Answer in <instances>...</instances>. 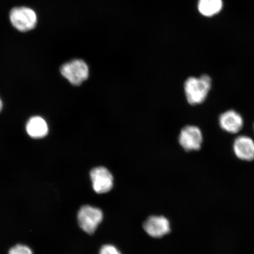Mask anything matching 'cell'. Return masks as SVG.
Returning <instances> with one entry per match:
<instances>
[{
  "label": "cell",
  "instance_id": "obj_1",
  "mask_svg": "<svg viewBox=\"0 0 254 254\" xmlns=\"http://www.w3.org/2000/svg\"><path fill=\"white\" fill-rule=\"evenodd\" d=\"M212 79L208 75H202L199 78L190 77L184 83L186 99L191 106L204 102L211 90Z\"/></svg>",
  "mask_w": 254,
  "mask_h": 254
},
{
  "label": "cell",
  "instance_id": "obj_2",
  "mask_svg": "<svg viewBox=\"0 0 254 254\" xmlns=\"http://www.w3.org/2000/svg\"><path fill=\"white\" fill-rule=\"evenodd\" d=\"M64 77L75 86L80 85L88 78L90 75L87 64L83 60L75 59L66 63L60 69Z\"/></svg>",
  "mask_w": 254,
  "mask_h": 254
},
{
  "label": "cell",
  "instance_id": "obj_3",
  "mask_svg": "<svg viewBox=\"0 0 254 254\" xmlns=\"http://www.w3.org/2000/svg\"><path fill=\"white\" fill-rule=\"evenodd\" d=\"M9 19L13 27L21 32L33 30L37 23L36 12L26 7L12 8L9 13Z\"/></svg>",
  "mask_w": 254,
  "mask_h": 254
},
{
  "label": "cell",
  "instance_id": "obj_4",
  "mask_svg": "<svg viewBox=\"0 0 254 254\" xmlns=\"http://www.w3.org/2000/svg\"><path fill=\"white\" fill-rule=\"evenodd\" d=\"M77 218L81 229L88 234H92L103 221V214L99 208L84 205L79 209Z\"/></svg>",
  "mask_w": 254,
  "mask_h": 254
},
{
  "label": "cell",
  "instance_id": "obj_5",
  "mask_svg": "<svg viewBox=\"0 0 254 254\" xmlns=\"http://www.w3.org/2000/svg\"><path fill=\"white\" fill-rule=\"evenodd\" d=\"M202 142V132L198 127L187 126L180 132V144L187 152L199 151L201 148Z\"/></svg>",
  "mask_w": 254,
  "mask_h": 254
},
{
  "label": "cell",
  "instance_id": "obj_6",
  "mask_svg": "<svg viewBox=\"0 0 254 254\" xmlns=\"http://www.w3.org/2000/svg\"><path fill=\"white\" fill-rule=\"evenodd\" d=\"M90 179L95 192L107 193L113 189L114 178L106 167L100 166L93 168L90 171Z\"/></svg>",
  "mask_w": 254,
  "mask_h": 254
},
{
  "label": "cell",
  "instance_id": "obj_7",
  "mask_svg": "<svg viewBox=\"0 0 254 254\" xmlns=\"http://www.w3.org/2000/svg\"><path fill=\"white\" fill-rule=\"evenodd\" d=\"M144 228L149 236L154 238L163 237L170 232L169 221L163 216H152L145 221Z\"/></svg>",
  "mask_w": 254,
  "mask_h": 254
},
{
  "label": "cell",
  "instance_id": "obj_8",
  "mask_svg": "<svg viewBox=\"0 0 254 254\" xmlns=\"http://www.w3.org/2000/svg\"><path fill=\"white\" fill-rule=\"evenodd\" d=\"M219 125L224 131L235 134L243 129L244 120L237 111L230 110L221 114L219 117Z\"/></svg>",
  "mask_w": 254,
  "mask_h": 254
},
{
  "label": "cell",
  "instance_id": "obj_9",
  "mask_svg": "<svg viewBox=\"0 0 254 254\" xmlns=\"http://www.w3.org/2000/svg\"><path fill=\"white\" fill-rule=\"evenodd\" d=\"M233 150L236 157L241 160H254V141L248 136H240L235 139Z\"/></svg>",
  "mask_w": 254,
  "mask_h": 254
},
{
  "label": "cell",
  "instance_id": "obj_10",
  "mask_svg": "<svg viewBox=\"0 0 254 254\" xmlns=\"http://www.w3.org/2000/svg\"><path fill=\"white\" fill-rule=\"evenodd\" d=\"M26 131L31 137L42 138L49 132V127L45 120L39 116H35L28 121Z\"/></svg>",
  "mask_w": 254,
  "mask_h": 254
},
{
  "label": "cell",
  "instance_id": "obj_11",
  "mask_svg": "<svg viewBox=\"0 0 254 254\" xmlns=\"http://www.w3.org/2000/svg\"><path fill=\"white\" fill-rule=\"evenodd\" d=\"M222 0H199L198 10L206 17H212L220 12L222 8Z\"/></svg>",
  "mask_w": 254,
  "mask_h": 254
},
{
  "label": "cell",
  "instance_id": "obj_12",
  "mask_svg": "<svg viewBox=\"0 0 254 254\" xmlns=\"http://www.w3.org/2000/svg\"><path fill=\"white\" fill-rule=\"evenodd\" d=\"M8 254H33L29 247L18 244L9 250Z\"/></svg>",
  "mask_w": 254,
  "mask_h": 254
},
{
  "label": "cell",
  "instance_id": "obj_13",
  "mask_svg": "<svg viewBox=\"0 0 254 254\" xmlns=\"http://www.w3.org/2000/svg\"><path fill=\"white\" fill-rule=\"evenodd\" d=\"M100 254H121L119 250L112 245H105L101 248Z\"/></svg>",
  "mask_w": 254,
  "mask_h": 254
},
{
  "label": "cell",
  "instance_id": "obj_14",
  "mask_svg": "<svg viewBox=\"0 0 254 254\" xmlns=\"http://www.w3.org/2000/svg\"><path fill=\"white\" fill-rule=\"evenodd\" d=\"M2 109V103L1 99H0V111H1Z\"/></svg>",
  "mask_w": 254,
  "mask_h": 254
},
{
  "label": "cell",
  "instance_id": "obj_15",
  "mask_svg": "<svg viewBox=\"0 0 254 254\" xmlns=\"http://www.w3.org/2000/svg\"></svg>",
  "mask_w": 254,
  "mask_h": 254
}]
</instances>
